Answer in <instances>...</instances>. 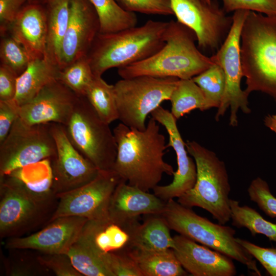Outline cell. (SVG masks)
Segmentation results:
<instances>
[{"mask_svg":"<svg viewBox=\"0 0 276 276\" xmlns=\"http://www.w3.org/2000/svg\"><path fill=\"white\" fill-rule=\"evenodd\" d=\"M265 125L276 133V114H268L264 120Z\"/></svg>","mask_w":276,"mask_h":276,"instance_id":"44","label":"cell"},{"mask_svg":"<svg viewBox=\"0 0 276 276\" xmlns=\"http://www.w3.org/2000/svg\"><path fill=\"white\" fill-rule=\"evenodd\" d=\"M19 107L14 99L0 100V144L5 140L19 117Z\"/></svg>","mask_w":276,"mask_h":276,"instance_id":"41","label":"cell"},{"mask_svg":"<svg viewBox=\"0 0 276 276\" xmlns=\"http://www.w3.org/2000/svg\"><path fill=\"white\" fill-rule=\"evenodd\" d=\"M165 201L154 193L145 191L121 180L110 200L108 214L109 220L128 231L139 223L141 215H160Z\"/></svg>","mask_w":276,"mask_h":276,"instance_id":"19","label":"cell"},{"mask_svg":"<svg viewBox=\"0 0 276 276\" xmlns=\"http://www.w3.org/2000/svg\"><path fill=\"white\" fill-rule=\"evenodd\" d=\"M226 13L239 10L254 11L276 16V0H222Z\"/></svg>","mask_w":276,"mask_h":276,"instance_id":"39","label":"cell"},{"mask_svg":"<svg viewBox=\"0 0 276 276\" xmlns=\"http://www.w3.org/2000/svg\"><path fill=\"white\" fill-rule=\"evenodd\" d=\"M79 97L58 80L44 87L19 107V117L26 124L67 123Z\"/></svg>","mask_w":276,"mask_h":276,"instance_id":"18","label":"cell"},{"mask_svg":"<svg viewBox=\"0 0 276 276\" xmlns=\"http://www.w3.org/2000/svg\"><path fill=\"white\" fill-rule=\"evenodd\" d=\"M64 127L73 145L99 170H112L117 155L113 133L85 97L78 98Z\"/></svg>","mask_w":276,"mask_h":276,"instance_id":"8","label":"cell"},{"mask_svg":"<svg viewBox=\"0 0 276 276\" xmlns=\"http://www.w3.org/2000/svg\"><path fill=\"white\" fill-rule=\"evenodd\" d=\"M206 3H211L213 0H202Z\"/></svg>","mask_w":276,"mask_h":276,"instance_id":"46","label":"cell"},{"mask_svg":"<svg viewBox=\"0 0 276 276\" xmlns=\"http://www.w3.org/2000/svg\"><path fill=\"white\" fill-rule=\"evenodd\" d=\"M157 123L152 117L143 130L122 123L113 130L117 155L112 170L122 181L147 192L158 185L164 174L174 173L164 160L168 147Z\"/></svg>","mask_w":276,"mask_h":276,"instance_id":"1","label":"cell"},{"mask_svg":"<svg viewBox=\"0 0 276 276\" xmlns=\"http://www.w3.org/2000/svg\"><path fill=\"white\" fill-rule=\"evenodd\" d=\"M152 117L166 128L168 135L167 147H172L177 157V170L173 174L171 183L166 186H156L154 194L167 202L179 198L194 186L197 177L195 162L190 157L176 124V119L171 112L161 106L151 113Z\"/></svg>","mask_w":276,"mask_h":276,"instance_id":"16","label":"cell"},{"mask_svg":"<svg viewBox=\"0 0 276 276\" xmlns=\"http://www.w3.org/2000/svg\"><path fill=\"white\" fill-rule=\"evenodd\" d=\"M177 21L193 30L198 49L215 54L227 37L233 23L217 2L202 0H170Z\"/></svg>","mask_w":276,"mask_h":276,"instance_id":"12","label":"cell"},{"mask_svg":"<svg viewBox=\"0 0 276 276\" xmlns=\"http://www.w3.org/2000/svg\"><path fill=\"white\" fill-rule=\"evenodd\" d=\"M237 242L265 269L271 276H276V248L257 245L246 240L236 238Z\"/></svg>","mask_w":276,"mask_h":276,"instance_id":"40","label":"cell"},{"mask_svg":"<svg viewBox=\"0 0 276 276\" xmlns=\"http://www.w3.org/2000/svg\"><path fill=\"white\" fill-rule=\"evenodd\" d=\"M168 25L149 20L117 32L99 33L87 55L94 76H102L110 68L127 66L155 54L165 44Z\"/></svg>","mask_w":276,"mask_h":276,"instance_id":"3","label":"cell"},{"mask_svg":"<svg viewBox=\"0 0 276 276\" xmlns=\"http://www.w3.org/2000/svg\"><path fill=\"white\" fill-rule=\"evenodd\" d=\"M99 20L90 0H70V15L60 59V70L86 56L99 33Z\"/></svg>","mask_w":276,"mask_h":276,"instance_id":"17","label":"cell"},{"mask_svg":"<svg viewBox=\"0 0 276 276\" xmlns=\"http://www.w3.org/2000/svg\"><path fill=\"white\" fill-rule=\"evenodd\" d=\"M47 28L45 6L27 3L8 31L28 53L31 61L45 57Z\"/></svg>","mask_w":276,"mask_h":276,"instance_id":"21","label":"cell"},{"mask_svg":"<svg viewBox=\"0 0 276 276\" xmlns=\"http://www.w3.org/2000/svg\"><path fill=\"white\" fill-rule=\"evenodd\" d=\"M94 77L87 58L84 56L60 70L57 80L79 97H85Z\"/></svg>","mask_w":276,"mask_h":276,"instance_id":"32","label":"cell"},{"mask_svg":"<svg viewBox=\"0 0 276 276\" xmlns=\"http://www.w3.org/2000/svg\"><path fill=\"white\" fill-rule=\"evenodd\" d=\"M249 11L239 10L234 12L233 23L231 30L223 44L214 55L211 56L214 62L223 69L225 76V88L215 116L218 121L227 108H231L229 125H238L237 113L239 109L246 114L250 113L248 107V95L241 88L243 77L240 57L241 32L244 20Z\"/></svg>","mask_w":276,"mask_h":276,"instance_id":"11","label":"cell"},{"mask_svg":"<svg viewBox=\"0 0 276 276\" xmlns=\"http://www.w3.org/2000/svg\"><path fill=\"white\" fill-rule=\"evenodd\" d=\"M28 0H0V28L2 36L6 35Z\"/></svg>","mask_w":276,"mask_h":276,"instance_id":"42","label":"cell"},{"mask_svg":"<svg viewBox=\"0 0 276 276\" xmlns=\"http://www.w3.org/2000/svg\"><path fill=\"white\" fill-rule=\"evenodd\" d=\"M37 258L43 267L57 276H83L75 268L67 254L40 253Z\"/></svg>","mask_w":276,"mask_h":276,"instance_id":"38","label":"cell"},{"mask_svg":"<svg viewBox=\"0 0 276 276\" xmlns=\"http://www.w3.org/2000/svg\"><path fill=\"white\" fill-rule=\"evenodd\" d=\"M165 44L149 57L118 68L122 78L139 76L191 79L215 62L195 44L197 37L189 27L178 22H168Z\"/></svg>","mask_w":276,"mask_h":276,"instance_id":"2","label":"cell"},{"mask_svg":"<svg viewBox=\"0 0 276 276\" xmlns=\"http://www.w3.org/2000/svg\"><path fill=\"white\" fill-rule=\"evenodd\" d=\"M87 220L78 216L59 217L33 234L6 239L4 245L8 250L25 249L41 254H67Z\"/></svg>","mask_w":276,"mask_h":276,"instance_id":"15","label":"cell"},{"mask_svg":"<svg viewBox=\"0 0 276 276\" xmlns=\"http://www.w3.org/2000/svg\"><path fill=\"white\" fill-rule=\"evenodd\" d=\"M17 76L6 66L0 65V100L14 99L16 92Z\"/></svg>","mask_w":276,"mask_h":276,"instance_id":"43","label":"cell"},{"mask_svg":"<svg viewBox=\"0 0 276 276\" xmlns=\"http://www.w3.org/2000/svg\"><path fill=\"white\" fill-rule=\"evenodd\" d=\"M240 57L246 93L276 98V16L249 11L241 32Z\"/></svg>","mask_w":276,"mask_h":276,"instance_id":"4","label":"cell"},{"mask_svg":"<svg viewBox=\"0 0 276 276\" xmlns=\"http://www.w3.org/2000/svg\"><path fill=\"white\" fill-rule=\"evenodd\" d=\"M179 79L139 76L119 80L114 84L119 120L131 128L144 130L148 115L170 100Z\"/></svg>","mask_w":276,"mask_h":276,"instance_id":"9","label":"cell"},{"mask_svg":"<svg viewBox=\"0 0 276 276\" xmlns=\"http://www.w3.org/2000/svg\"><path fill=\"white\" fill-rule=\"evenodd\" d=\"M67 254L75 268L83 276H113L80 234Z\"/></svg>","mask_w":276,"mask_h":276,"instance_id":"30","label":"cell"},{"mask_svg":"<svg viewBox=\"0 0 276 276\" xmlns=\"http://www.w3.org/2000/svg\"><path fill=\"white\" fill-rule=\"evenodd\" d=\"M85 97L104 122L110 124L119 119L114 85L108 84L101 76H94Z\"/></svg>","mask_w":276,"mask_h":276,"instance_id":"29","label":"cell"},{"mask_svg":"<svg viewBox=\"0 0 276 276\" xmlns=\"http://www.w3.org/2000/svg\"><path fill=\"white\" fill-rule=\"evenodd\" d=\"M192 79L203 91L210 107L218 108L225 88V76L222 68L214 63Z\"/></svg>","mask_w":276,"mask_h":276,"instance_id":"33","label":"cell"},{"mask_svg":"<svg viewBox=\"0 0 276 276\" xmlns=\"http://www.w3.org/2000/svg\"><path fill=\"white\" fill-rule=\"evenodd\" d=\"M90 1L98 16L99 33H114L136 26L135 13L125 11L115 0Z\"/></svg>","mask_w":276,"mask_h":276,"instance_id":"28","label":"cell"},{"mask_svg":"<svg viewBox=\"0 0 276 276\" xmlns=\"http://www.w3.org/2000/svg\"><path fill=\"white\" fill-rule=\"evenodd\" d=\"M0 43L1 64L18 77L27 68L31 59L25 49L11 35H3Z\"/></svg>","mask_w":276,"mask_h":276,"instance_id":"34","label":"cell"},{"mask_svg":"<svg viewBox=\"0 0 276 276\" xmlns=\"http://www.w3.org/2000/svg\"><path fill=\"white\" fill-rule=\"evenodd\" d=\"M232 224L245 227L252 236L262 234L270 241L276 242V224L265 219L256 210L247 205H240L239 202L229 199Z\"/></svg>","mask_w":276,"mask_h":276,"instance_id":"31","label":"cell"},{"mask_svg":"<svg viewBox=\"0 0 276 276\" xmlns=\"http://www.w3.org/2000/svg\"><path fill=\"white\" fill-rule=\"evenodd\" d=\"M143 223H137L130 232V241L127 248L158 250L174 247L170 228L160 215H150Z\"/></svg>","mask_w":276,"mask_h":276,"instance_id":"25","label":"cell"},{"mask_svg":"<svg viewBox=\"0 0 276 276\" xmlns=\"http://www.w3.org/2000/svg\"><path fill=\"white\" fill-rule=\"evenodd\" d=\"M0 178L1 239L23 237L49 223L57 206L56 195L36 194L11 175Z\"/></svg>","mask_w":276,"mask_h":276,"instance_id":"5","label":"cell"},{"mask_svg":"<svg viewBox=\"0 0 276 276\" xmlns=\"http://www.w3.org/2000/svg\"><path fill=\"white\" fill-rule=\"evenodd\" d=\"M125 11L148 15H174L170 0H115Z\"/></svg>","mask_w":276,"mask_h":276,"instance_id":"36","label":"cell"},{"mask_svg":"<svg viewBox=\"0 0 276 276\" xmlns=\"http://www.w3.org/2000/svg\"><path fill=\"white\" fill-rule=\"evenodd\" d=\"M247 192L250 200L272 218H276V197L272 195L267 182L258 177L250 183Z\"/></svg>","mask_w":276,"mask_h":276,"instance_id":"35","label":"cell"},{"mask_svg":"<svg viewBox=\"0 0 276 276\" xmlns=\"http://www.w3.org/2000/svg\"><path fill=\"white\" fill-rule=\"evenodd\" d=\"M160 215L170 229L227 256L256 275H261L256 261L237 242L236 231L231 227L214 223L173 199L166 202Z\"/></svg>","mask_w":276,"mask_h":276,"instance_id":"7","label":"cell"},{"mask_svg":"<svg viewBox=\"0 0 276 276\" xmlns=\"http://www.w3.org/2000/svg\"><path fill=\"white\" fill-rule=\"evenodd\" d=\"M186 147L196 164V181L192 189L177 198V202L189 208H202L219 223L225 224L231 219V186L224 163L195 141H188Z\"/></svg>","mask_w":276,"mask_h":276,"instance_id":"6","label":"cell"},{"mask_svg":"<svg viewBox=\"0 0 276 276\" xmlns=\"http://www.w3.org/2000/svg\"><path fill=\"white\" fill-rule=\"evenodd\" d=\"M80 234L102 259L107 253L126 249L130 241L129 232L109 219L87 220Z\"/></svg>","mask_w":276,"mask_h":276,"instance_id":"22","label":"cell"},{"mask_svg":"<svg viewBox=\"0 0 276 276\" xmlns=\"http://www.w3.org/2000/svg\"><path fill=\"white\" fill-rule=\"evenodd\" d=\"M169 100L171 112L176 120L194 109L211 108L203 91L192 78L179 79Z\"/></svg>","mask_w":276,"mask_h":276,"instance_id":"27","label":"cell"},{"mask_svg":"<svg viewBox=\"0 0 276 276\" xmlns=\"http://www.w3.org/2000/svg\"><path fill=\"white\" fill-rule=\"evenodd\" d=\"M56 0H28L29 3L39 4L43 6L49 5Z\"/></svg>","mask_w":276,"mask_h":276,"instance_id":"45","label":"cell"},{"mask_svg":"<svg viewBox=\"0 0 276 276\" xmlns=\"http://www.w3.org/2000/svg\"><path fill=\"white\" fill-rule=\"evenodd\" d=\"M60 68L46 58L32 60L17 78L14 100L19 105L36 96L47 85L57 80Z\"/></svg>","mask_w":276,"mask_h":276,"instance_id":"23","label":"cell"},{"mask_svg":"<svg viewBox=\"0 0 276 276\" xmlns=\"http://www.w3.org/2000/svg\"><path fill=\"white\" fill-rule=\"evenodd\" d=\"M102 259L113 276H143L126 249L107 253Z\"/></svg>","mask_w":276,"mask_h":276,"instance_id":"37","label":"cell"},{"mask_svg":"<svg viewBox=\"0 0 276 276\" xmlns=\"http://www.w3.org/2000/svg\"><path fill=\"white\" fill-rule=\"evenodd\" d=\"M121 180L113 170H100L96 178L88 183L56 195L57 206L49 222L64 216H78L93 220L109 219L110 200Z\"/></svg>","mask_w":276,"mask_h":276,"instance_id":"13","label":"cell"},{"mask_svg":"<svg viewBox=\"0 0 276 276\" xmlns=\"http://www.w3.org/2000/svg\"><path fill=\"white\" fill-rule=\"evenodd\" d=\"M126 250L143 276L188 275L172 248L150 250L127 248Z\"/></svg>","mask_w":276,"mask_h":276,"instance_id":"24","label":"cell"},{"mask_svg":"<svg viewBox=\"0 0 276 276\" xmlns=\"http://www.w3.org/2000/svg\"><path fill=\"white\" fill-rule=\"evenodd\" d=\"M70 1L56 0L45 6L47 28L45 58L58 67L68 22Z\"/></svg>","mask_w":276,"mask_h":276,"instance_id":"26","label":"cell"},{"mask_svg":"<svg viewBox=\"0 0 276 276\" xmlns=\"http://www.w3.org/2000/svg\"><path fill=\"white\" fill-rule=\"evenodd\" d=\"M56 155L51 160L53 189L56 195L79 188L93 180L99 170L71 143L63 125L51 123Z\"/></svg>","mask_w":276,"mask_h":276,"instance_id":"14","label":"cell"},{"mask_svg":"<svg viewBox=\"0 0 276 276\" xmlns=\"http://www.w3.org/2000/svg\"><path fill=\"white\" fill-rule=\"evenodd\" d=\"M174 253L185 270L194 276H234L233 259L219 251L198 244L181 235L173 237Z\"/></svg>","mask_w":276,"mask_h":276,"instance_id":"20","label":"cell"},{"mask_svg":"<svg viewBox=\"0 0 276 276\" xmlns=\"http://www.w3.org/2000/svg\"><path fill=\"white\" fill-rule=\"evenodd\" d=\"M56 155L51 123L28 125L18 117L0 144V177Z\"/></svg>","mask_w":276,"mask_h":276,"instance_id":"10","label":"cell"}]
</instances>
